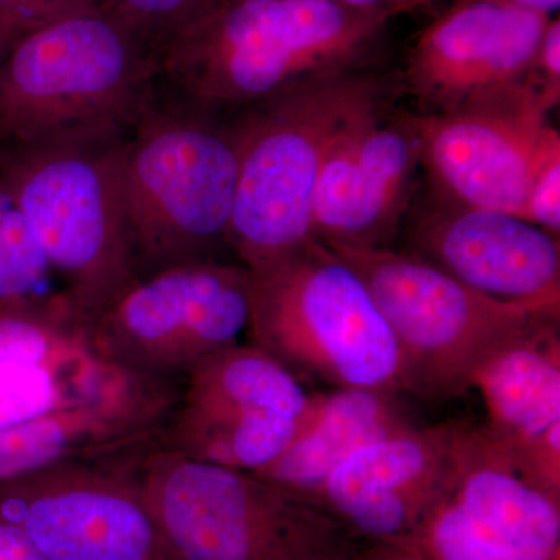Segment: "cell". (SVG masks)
Segmentation results:
<instances>
[{
	"label": "cell",
	"mask_w": 560,
	"mask_h": 560,
	"mask_svg": "<svg viewBox=\"0 0 560 560\" xmlns=\"http://www.w3.org/2000/svg\"><path fill=\"white\" fill-rule=\"evenodd\" d=\"M393 20L330 0H215L158 58L156 81L230 116L307 81L377 65Z\"/></svg>",
	"instance_id": "6da1fadb"
},
{
	"label": "cell",
	"mask_w": 560,
	"mask_h": 560,
	"mask_svg": "<svg viewBox=\"0 0 560 560\" xmlns=\"http://www.w3.org/2000/svg\"><path fill=\"white\" fill-rule=\"evenodd\" d=\"M130 127L94 121L0 143V178L86 319L136 280L121 194Z\"/></svg>",
	"instance_id": "7a4b0ae2"
},
{
	"label": "cell",
	"mask_w": 560,
	"mask_h": 560,
	"mask_svg": "<svg viewBox=\"0 0 560 560\" xmlns=\"http://www.w3.org/2000/svg\"><path fill=\"white\" fill-rule=\"evenodd\" d=\"M389 83L377 65L341 70L226 116L238 160L230 228L238 264L259 270L315 241L324 162L353 121L388 101Z\"/></svg>",
	"instance_id": "3957f363"
},
{
	"label": "cell",
	"mask_w": 560,
	"mask_h": 560,
	"mask_svg": "<svg viewBox=\"0 0 560 560\" xmlns=\"http://www.w3.org/2000/svg\"><path fill=\"white\" fill-rule=\"evenodd\" d=\"M237 180L228 117L156 81L128 130L121 179L136 280L180 265L235 260L230 228Z\"/></svg>",
	"instance_id": "277c9868"
},
{
	"label": "cell",
	"mask_w": 560,
	"mask_h": 560,
	"mask_svg": "<svg viewBox=\"0 0 560 560\" xmlns=\"http://www.w3.org/2000/svg\"><path fill=\"white\" fill-rule=\"evenodd\" d=\"M147 506L172 560H345L368 541L330 512L257 477L151 447Z\"/></svg>",
	"instance_id": "5b68a950"
},
{
	"label": "cell",
	"mask_w": 560,
	"mask_h": 560,
	"mask_svg": "<svg viewBox=\"0 0 560 560\" xmlns=\"http://www.w3.org/2000/svg\"><path fill=\"white\" fill-rule=\"evenodd\" d=\"M246 334L302 382L405 393L399 346L371 290L316 238L250 271Z\"/></svg>",
	"instance_id": "8992f818"
},
{
	"label": "cell",
	"mask_w": 560,
	"mask_h": 560,
	"mask_svg": "<svg viewBox=\"0 0 560 560\" xmlns=\"http://www.w3.org/2000/svg\"><path fill=\"white\" fill-rule=\"evenodd\" d=\"M329 248L371 290L399 346L405 393L422 399H455L501 350L559 323L558 307L495 300L408 250Z\"/></svg>",
	"instance_id": "52a82bcc"
},
{
	"label": "cell",
	"mask_w": 560,
	"mask_h": 560,
	"mask_svg": "<svg viewBox=\"0 0 560 560\" xmlns=\"http://www.w3.org/2000/svg\"><path fill=\"white\" fill-rule=\"evenodd\" d=\"M158 57L116 21L84 13L31 33L0 69V143L94 124L131 125L154 90Z\"/></svg>",
	"instance_id": "ba28073f"
},
{
	"label": "cell",
	"mask_w": 560,
	"mask_h": 560,
	"mask_svg": "<svg viewBox=\"0 0 560 560\" xmlns=\"http://www.w3.org/2000/svg\"><path fill=\"white\" fill-rule=\"evenodd\" d=\"M250 271L235 260L198 261L135 280L88 319L95 352L139 377L184 382L241 342L248 329Z\"/></svg>",
	"instance_id": "9c48e42d"
},
{
	"label": "cell",
	"mask_w": 560,
	"mask_h": 560,
	"mask_svg": "<svg viewBox=\"0 0 560 560\" xmlns=\"http://www.w3.org/2000/svg\"><path fill=\"white\" fill-rule=\"evenodd\" d=\"M313 394L278 359L238 342L202 361L183 390L160 445L230 469L259 471L311 427Z\"/></svg>",
	"instance_id": "30bf717a"
},
{
	"label": "cell",
	"mask_w": 560,
	"mask_h": 560,
	"mask_svg": "<svg viewBox=\"0 0 560 560\" xmlns=\"http://www.w3.org/2000/svg\"><path fill=\"white\" fill-rule=\"evenodd\" d=\"M393 560H560V500L522 474L482 427L463 423L451 482Z\"/></svg>",
	"instance_id": "8fae6325"
},
{
	"label": "cell",
	"mask_w": 560,
	"mask_h": 560,
	"mask_svg": "<svg viewBox=\"0 0 560 560\" xmlns=\"http://www.w3.org/2000/svg\"><path fill=\"white\" fill-rule=\"evenodd\" d=\"M150 448L0 482V521L46 560H172L139 480Z\"/></svg>",
	"instance_id": "7c38bea8"
},
{
	"label": "cell",
	"mask_w": 560,
	"mask_h": 560,
	"mask_svg": "<svg viewBox=\"0 0 560 560\" xmlns=\"http://www.w3.org/2000/svg\"><path fill=\"white\" fill-rule=\"evenodd\" d=\"M551 110L521 81L447 113L415 114L420 167L438 198L523 219L530 168Z\"/></svg>",
	"instance_id": "4fadbf2b"
},
{
	"label": "cell",
	"mask_w": 560,
	"mask_h": 560,
	"mask_svg": "<svg viewBox=\"0 0 560 560\" xmlns=\"http://www.w3.org/2000/svg\"><path fill=\"white\" fill-rule=\"evenodd\" d=\"M420 138L415 114L388 101L360 116L324 162L312 205L313 238L327 246L390 248L415 198Z\"/></svg>",
	"instance_id": "5bb4252c"
},
{
	"label": "cell",
	"mask_w": 560,
	"mask_h": 560,
	"mask_svg": "<svg viewBox=\"0 0 560 560\" xmlns=\"http://www.w3.org/2000/svg\"><path fill=\"white\" fill-rule=\"evenodd\" d=\"M550 20L495 0H456L419 33L397 83L419 114L447 113L482 92L521 83Z\"/></svg>",
	"instance_id": "9a60e30c"
},
{
	"label": "cell",
	"mask_w": 560,
	"mask_h": 560,
	"mask_svg": "<svg viewBox=\"0 0 560 560\" xmlns=\"http://www.w3.org/2000/svg\"><path fill=\"white\" fill-rule=\"evenodd\" d=\"M408 243L490 298L560 308L559 237L521 217L436 198L412 215Z\"/></svg>",
	"instance_id": "2e32d148"
},
{
	"label": "cell",
	"mask_w": 560,
	"mask_h": 560,
	"mask_svg": "<svg viewBox=\"0 0 560 560\" xmlns=\"http://www.w3.org/2000/svg\"><path fill=\"white\" fill-rule=\"evenodd\" d=\"M124 374L95 352L62 291L0 301V427L90 399Z\"/></svg>",
	"instance_id": "e0dca14e"
},
{
	"label": "cell",
	"mask_w": 560,
	"mask_h": 560,
	"mask_svg": "<svg viewBox=\"0 0 560 560\" xmlns=\"http://www.w3.org/2000/svg\"><path fill=\"white\" fill-rule=\"evenodd\" d=\"M460 425H412L364 445L327 478L316 503L368 544L399 539L451 482Z\"/></svg>",
	"instance_id": "ac0fdd59"
},
{
	"label": "cell",
	"mask_w": 560,
	"mask_h": 560,
	"mask_svg": "<svg viewBox=\"0 0 560 560\" xmlns=\"http://www.w3.org/2000/svg\"><path fill=\"white\" fill-rule=\"evenodd\" d=\"M490 440L529 481L560 500V337L547 324L478 371Z\"/></svg>",
	"instance_id": "d6986e66"
},
{
	"label": "cell",
	"mask_w": 560,
	"mask_h": 560,
	"mask_svg": "<svg viewBox=\"0 0 560 560\" xmlns=\"http://www.w3.org/2000/svg\"><path fill=\"white\" fill-rule=\"evenodd\" d=\"M396 397L353 388L323 394L311 427L270 466L253 474L316 503L324 482L349 456L415 425Z\"/></svg>",
	"instance_id": "ffe728a7"
},
{
	"label": "cell",
	"mask_w": 560,
	"mask_h": 560,
	"mask_svg": "<svg viewBox=\"0 0 560 560\" xmlns=\"http://www.w3.org/2000/svg\"><path fill=\"white\" fill-rule=\"evenodd\" d=\"M49 271L31 224L0 178V301L38 293Z\"/></svg>",
	"instance_id": "44dd1931"
},
{
	"label": "cell",
	"mask_w": 560,
	"mask_h": 560,
	"mask_svg": "<svg viewBox=\"0 0 560 560\" xmlns=\"http://www.w3.org/2000/svg\"><path fill=\"white\" fill-rule=\"evenodd\" d=\"M523 220L560 235V136L552 125L541 136L534 158Z\"/></svg>",
	"instance_id": "7402d4cb"
},
{
	"label": "cell",
	"mask_w": 560,
	"mask_h": 560,
	"mask_svg": "<svg viewBox=\"0 0 560 560\" xmlns=\"http://www.w3.org/2000/svg\"><path fill=\"white\" fill-rule=\"evenodd\" d=\"M529 86L539 92L545 103L555 109L560 101V20L552 16L534 55L528 75Z\"/></svg>",
	"instance_id": "603a6c76"
},
{
	"label": "cell",
	"mask_w": 560,
	"mask_h": 560,
	"mask_svg": "<svg viewBox=\"0 0 560 560\" xmlns=\"http://www.w3.org/2000/svg\"><path fill=\"white\" fill-rule=\"evenodd\" d=\"M135 16L150 22H173L194 13L200 0H120ZM205 2V0H202Z\"/></svg>",
	"instance_id": "cb8c5ba5"
},
{
	"label": "cell",
	"mask_w": 560,
	"mask_h": 560,
	"mask_svg": "<svg viewBox=\"0 0 560 560\" xmlns=\"http://www.w3.org/2000/svg\"><path fill=\"white\" fill-rule=\"evenodd\" d=\"M0 560H46L18 526L0 521Z\"/></svg>",
	"instance_id": "d4e9b609"
},
{
	"label": "cell",
	"mask_w": 560,
	"mask_h": 560,
	"mask_svg": "<svg viewBox=\"0 0 560 560\" xmlns=\"http://www.w3.org/2000/svg\"><path fill=\"white\" fill-rule=\"evenodd\" d=\"M330 2L353 10L388 13L394 18L397 14L407 13V11L416 10L423 5L422 0H330Z\"/></svg>",
	"instance_id": "484cf974"
},
{
	"label": "cell",
	"mask_w": 560,
	"mask_h": 560,
	"mask_svg": "<svg viewBox=\"0 0 560 560\" xmlns=\"http://www.w3.org/2000/svg\"><path fill=\"white\" fill-rule=\"evenodd\" d=\"M57 2L61 9H65L61 0H57ZM16 3H28L24 18L25 20H28V18H31V20H38L39 28L47 27V25L55 24V22H60L57 20V16H55L49 0H0V9H3V7L16 5Z\"/></svg>",
	"instance_id": "4316f807"
},
{
	"label": "cell",
	"mask_w": 560,
	"mask_h": 560,
	"mask_svg": "<svg viewBox=\"0 0 560 560\" xmlns=\"http://www.w3.org/2000/svg\"><path fill=\"white\" fill-rule=\"evenodd\" d=\"M495 2L533 11V13L544 14L547 18H552L555 14L558 16L560 9V0H495Z\"/></svg>",
	"instance_id": "83f0119b"
},
{
	"label": "cell",
	"mask_w": 560,
	"mask_h": 560,
	"mask_svg": "<svg viewBox=\"0 0 560 560\" xmlns=\"http://www.w3.org/2000/svg\"><path fill=\"white\" fill-rule=\"evenodd\" d=\"M345 560H393L386 555L381 545L366 544L361 550L353 552L352 556Z\"/></svg>",
	"instance_id": "f1b7e54d"
},
{
	"label": "cell",
	"mask_w": 560,
	"mask_h": 560,
	"mask_svg": "<svg viewBox=\"0 0 560 560\" xmlns=\"http://www.w3.org/2000/svg\"><path fill=\"white\" fill-rule=\"evenodd\" d=\"M422 2H423V3H427V2H429V0H422Z\"/></svg>",
	"instance_id": "f546056e"
}]
</instances>
